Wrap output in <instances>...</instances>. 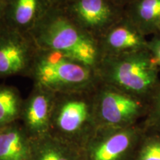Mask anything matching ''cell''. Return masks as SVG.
Listing matches in <instances>:
<instances>
[{"instance_id": "obj_4", "label": "cell", "mask_w": 160, "mask_h": 160, "mask_svg": "<svg viewBox=\"0 0 160 160\" xmlns=\"http://www.w3.org/2000/svg\"><path fill=\"white\" fill-rule=\"evenodd\" d=\"M97 128H121L134 125L147 114L148 102L100 80L94 92Z\"/></svg>"}, {"instance_id": "obj_20", "label": "cell", "mask_w": 160, "mask_h": 160, "mask_svg": "<svg viewBox=\"0 0 160 160\" xmlns=\"http://www.w3.org/2000/svg\"><path fill=\"white\" fill-rule=\"evenodd\" d=\"M52 6L57 8H63L67 4H68L72 0H49Z\"/></svg>"}, {"instance_id": "obj_17", "label": "cell", "mask_w": 160, "mask_h": 160, "mask_svg": "<svg viewBox=\"0 0 160 160\" xmlns=\"http://www.w3.org/2000/svg\"><path fill=\"white\" fill-rule=\"evenodd\" d=\"M148 49L160 71V34L157 33L148 40Z\"/></svg>"}, {"instance_id": "obj_6", "label": "cell", "mask_w": 160, "mask_h": 160, "mask_svg": "<svg viewBox=\"0 0 160 160\" xmlns=\"http://www.w3.org/2000/svg\"><path fill=\"white\" fill-rule=\"evenodd\" d=\"M60 8L73 22L98 41L125 17V8L112 0H72Z\"/></svg>"}, {"instance_id": "obj_21", "label": "cell", "mask_w": 160, "mask_h": 160, "mask_svg": "<svg viewBox=\"0 0 160 160\" xmlns=\"http://www.w3.org/2000/svg\"><path fill=\"white\" fill-rule=\"evenodd\" d=\"M112 1L115 4H117V5H119V7L125 8L126 6L131 3L132 1H133V0H112Z\"/></svg>"}, {"instance_id": "obj_23", "label": "cell", "mask_w": 160, "mask_h": 160, "mask_svg": "<svg viewBox=\"0 0 160 160\" xmlns=\"http://www.w3.org/2000/svg\"><path fill=\"white\" fill-rule=\"evenodd\" d=\"M158 33H159V34H160V27H159V31H158Z\"/></svg>"}, {"instance_id": "obj_11", "label": "cell", "mask_w": 160, "mask_h": 160, "mask_svg": "<svg viewBox=\"0 0 160 160\" xmlns=\"http://www.w3.org/2000/svg\"><path fill=\"white\" fill-rule=\"evenodd\" d=\"M52 6L49 0H8L5 13L10 28L29 33Z\"/></svg>"}, {"instance_id": "obj_5", "label": "cell", "mask_w": 160, "mask_h": 160, "mask_svg": "<svg viewBox=\"0 0 160 160\" xmlns=\"http://www.w3.org/2000/svg\"><path fill=\"white\" fill-rule=\"evenodd\" d=\"M95 89L56 93L49 131L74 136L97 130Z\"/></svg>"}, {"instance_id": "obj_9", "label": "cell", "mask_w": 160, "mask_h": 160, "mask_svg": "<svg viewBox=\"0 0 160 160\" xmlns=\"http://www.w3.org/2000/svg\"><path fill=\"white\" fill-rule=\"evenodd\" d=\"M56 99V93L33 84L29 97L22 104L21 116L26 131L35 135L49 131Z\"/></svg>"}, {"instance_id": "obj_10", "label": "cell", "mask_w": 160, "mask_h": 160, "mask_svg": "<svg viewBox=\"0 0 160 160\" xmlns=\"http://www.w3.org/2000/svg\"><path fill=\"white\" fill-rule=\"evenodd\" d=\"M101 134L93 153V160H119L128 151L141 133L134 125L121 128H97Z\"/></svg>"}, {"instance_id": "obj_2", "label": "cell", "mask_w": 160, "mask_h": 160, "mask_svg": "<svg viewBox=\"0 0 160 160\" xmlns=\"http://www.w3.org/2000/svg\"><path fill=\"white\" fill-rule=\"evenodd\" d=\"M29 77L56 93L94 90L100 82L88 65L61 52L39 48Z\"/></svg>"}, {"instance_id": "obj_22", "label": "cell", "mask_w": 160, "mask_h": 160, "mask_svg": "<svg viewBox=\"0 0 160 160\" xmlns=\"http://www.w3.org/2000/svg\"><path fill=\"white\" fill-rule=\"evenodd\" d=\"M8 0H0V4H2V5H4L5 6L6 3L8 2Z\"/></svg>"}, {"instance_id": "obj_13", "label": "cell", "mask_w": 160, "mask_h": 160, "mask_svg": "<svg viewBox=\"0 0 160 160\" xmlns=\"http://www.w3.org/2000/svg\"><path fill=\"white\" fill-rule=\"evenodd\" d=\"M28 146L26 129L16 122L0 128V160H25Z\"/></svg>"}, {"instance_id": "obj_3", "label": "cell", "mask_w": 160, "mask_h": 160, "mask_svg": "<svg viewBox=\"0 0 160 160\" xmlns=\"http://www.w3.org/2000/svg\"><path fill=\"white\" fill-rule=\"evenodd\" d=\"M159 71L148 49L103 57L97 70L102 82L148 102L160 85Z\"/></svg>"}, {"instance_id": "obj_12", "label": "cell", "mask_w": 160, "mask_h": 160, "mask_svg": "<svg viewBox=\"0 0 160 160\" xmlns=\"http://www.w3.org/2000/svg\"><path fill=\"white\" fill-rule=\"evenodd\" d=\"M125 15L145 37L157 34L160 27V0H133Z\"/></svg>"}, {"instance_id": "obj_19", "label": "cell", "mask_w": 160, "mask_h": 160, "mask_svg": "<svg viewBox=\"0 0 160 160\" xmlns=\"http://www.w3.org/2000/svg\"><path fill=\"white\" fill-rule=\"evenodd\" d=\"M8 27L7 19H6L5 6L0 4V32Z\"/></svg>"}, {"instance_id": "obj_1", "label": "cell", "mask_w": 160, "mask_h": 160, "mask_svg": "<svg viewBox=\"0 0 160 160\" xmlns=\"http://www.w3.org/2000/svg\"><path fill=\"white\" fill-rule=\"evenodd\" d=\"M29 33L39 48L61 52L96 71L102 59L99 41L73 22L60 8L51 6Z\"/></svg>"}, {"instance_id": "obj_7", "label": "cell", "mask_w": 160, "mask_h": 160, "mask_svg": "<svg viewBox=\"0 0 160 160\" xmlns=\"http://www.w3.org/2000/svg\"><path fill=\"white\" fill-rule=\"evenodd\" d=\"M37 49L30 33L10 27L0 32V79L29 77Z\"/></svg>"}, {"instance_id": "obj_14", "label": "cell", "mask_w": 160, "mask_h": 160, "mask_svg": "<svg viewBox=\"0 0 160 160\" xmlns=\"http://www.w3.org/2000/svg\"><path fill=\"white\" fill-rule=\"evenodd\" d=\"M22 104L17 88L0 85V128L17 122L21 116Z\"/></svg>"}, {"instance_id": "obj_16", "label": "cell", "mask_w": 160, "mask_h": 160, "mask_svg": "<svg viewBox=\"0 0 160 160\" xmlns=\"http://www.w3.org/2000/svg\"><path fill=\"white\" fill-rule=\"evenodd\" d=\"M138 160H160L159 135H152L146 138Z\"/></svg>"}, {"instance_id": "obj_18", "label": "cell", "mask_w": 160, "mask_h": 160, "mask_svg": "<svg viewBox=\"0 0 160 160\" xmlns=\"http://www.w3.org/2000/svg\"><path fill=\"white\" fill-rule=\"evenodd\" d=\"M38 160H68V159L59 150L48 148L40 153Z\"/></svg>"}, {"instance_id": "obj_8", "label": "cell", "mask_w": 160, "mask_h": 160, "mask_svg": "<svg viewBox=\"0 0 160 160\" xmlns=\"http://www.w3.org/2000/svg\"><path fill=\"white\" fill-rule=\"evenodd\" d=\"M99 43L103 58L148 50V39L125 15L106 32Z\"/></svg>"}, {"instance_id": "obj_15", "label": "cell", "mask_w": 160, "mask_h": 160, "mask_svg": "<svg viewBox=\"0 0 160 160\" xmlns=\"http://www.w3.org/2000/svg\"><path fill=\"white\" fill-rule=\"evenodd\" d=\"M146 117L147 127L160 132V85L150 98Z\"/></svg>"}]
</instances>
